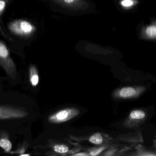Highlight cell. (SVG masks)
<instances>
[{"mask_svg": "<svg viewBox=\"0 0 156 156\" xmlns=\"http://www.w3.org/2000/svg\"><path fill=\"white\" fill-rule=\"evenodd\" d=\"M136 93V90L133 87H126L120 90L119 95L121 97L128 98L134 95Z\"/></svg>", "mask_w": 156, "mask_h": 156, "instance_id": "obj_8", "label": "cell"}, {"mask_svg": "<svg viewBox=\"0 0 156 156\" xmlns=\"http://www.w3.org/2000/svg\"><path fill=\"white\" fill-rule=\"evenodd\" d=\"M29 80L32 86L36 87L39 83V75L38 68L34 64L30 65L29 69Z\"/></svg>", "mask_w": 156, "mask_h": 156, "instance_id": "obj_6", "label": "cell"}, {"mask_svg": "<svg viewBox=\"0 0 156 156\" xmlns=\"http://www.w3.org/2000/svg\"><path fill=\"white\" fill-rule=\"evenodd\" d=\"M29 114L24 108L12 105L0 106V120L24 118Z\"/></svg>", "mask_w": 156, "mask_h": 156, "instance_id": "obj_3", "label": "cell"}, {"mask_svg": "<svg viewBox=\"0 0 156 156\" xmlns=\"http://www.w3.org/2000/svg\"><path fill=\"white\" fill-rule=\"evenodd\" d=\"M8 3V0H0V18L5 10Z\"/></svg>", "mask_w": 156, "mask_h": 156, "instance_id": "obj_14", "label": "cell"}, {"mask_svg": "<svg viewBox=\"0 0 156 156\" xmlns=\"http://www.w3.org/2000/svg\"><path fill=\"white\" fill-rule=\"evenodd\" d=\"M104 149V148L102 147L96 150L92 151V152H91V155H93V156H95V155H97L98 154L100 153V152Z\"/></svg>", "mask_w": 156, "mask_h": 156, "instance_id": "obj_15", "label": "cell"}, {"mask_svg": "<svg viewBox=\"0 0 156 156\" xmlns=\"http://www.w3.org/2000/svg\"><path fill=\"white\" fill-rule=\"evenodd\" d=\"M89 141L93 144L99 145L101 144L103 141V138L101 134L99 133H96L90 137Z\"/></svg>", "mask_w": 156, "mask_h": 156, "instance_id": "obj_10", "label": "cell"}, {"mask_svg": "<svg viewBox=\"0 0 156 156\" xmlns=\"http://www.w3.org/2000/svg\"><path fill=\"white\" fill-rule=\"evenodd\" d=\"M9 30L14 34L21 37H29L36 30L34 25L27 21L17 20L9 23Z\"/></svg>", "mask_w": 156, "mask_h": 156, "instance_id": "obj_2", "label": "cell"}, {"mask_svg": "<svg viewBox=\"0 0 156 156\" xmlns=\"http://www.w3.org/2000/svg\"><path fill=\"white\" fill-rule=\"evenodd\" d=\"M53 150L55 152L59 154H64L69 151V149L67 146L61 144L55 145L53 147Z\"/></svg>", "mask_w": 156, "mask_h": 156, "instance_id": "obj_11", "label": "cell"}, {"mask_svg": "<svg viewBox=\"0 0 156 156\" xmlns=\"http://www.w3.org/2000/svg\"><path fill=\"white\" fill-rule=\"evenodd\" d=\"M29 147V144L27 141H24L22 145L19 147L18 149L15 151H12L11 152V154H18L20 156H22L23 153H24L26 151L28 147Z\"/></svg>", "mask_w": 156, "mask_h": 156, "instance_id": "obj_9", "label": "cell"}, {"mask_svg": "<svg viewBox=\"0 0 156 156\" xmlns=\"http://www.w3.org/2000/svg\"><path fill=\"white\" fill-rule=\"evenodd\" d=\"M130 116L134 119H141L145 117V114L141 110H134L130 113Z\"/></svg>", "mask_w": 156, "mask_h": 156, "instance_id": "obj_12", "label": "cell"}, {"mask_svg": "<svg viewBox=\"0 0 156 156\" xmlns=\"http://www.w3.org/2000/svg\"><path fill=\"white\" fill-rule=\"evenodd\" d=\"M75 156H86L87 154H85V153H79V154H76Z\"/></svg>", "mask_w": 156, "mask_h": 156, "instance_id": "obj_16", "label": "cell"}, {"mask_svg": "<svg viewBox=\"0 0 156 156\" xmlns=\"http://www.w3.org/2000/svg\"><path fill=\"white\" fill-rule=\"evenodd\" d=\"M0 66L8 76L12 79L17 76L16 65L10 55L9 52L5 44L0 41Z\"/></svg>", "mask_w": 156, "mask_h": 156, "instance_id": "obj_1", "label": "cell"}, {"mask_svg": "<svg viewBox=\"0 0 156 156\" xmlns=\"http://www.w3.org/2000/svg\"><path fill=\"white\" fill-rule=\"evenodd\" d=\"M62 6L75 10H85L88 7V3L84 0H52Z\"/></svg>", "mask_w": 156, "mask_h": 156, "instance_id": "obj_4", "label": "cell"}, {"mask_svg": "<svg viewBox=\"0 0 156 156\" xmlns=\"http://www.w3.org/2000/svg\"><path fill=\"white\" fill-rule=\"evenodd\" d=\"M136 0H123L121 2V5L124 8H130L136 4Z\"/></svg>", "mask_w": 156, "mask_h": 156, "instance_id": "obj_13", "label": "cell"}, {"mask_svg": "<svg viewBox=\"0 0 156 156\" xmlns=\"http://www.w3.org/2000/svg\"><path fill=\"white\" fill-rule=\"evenodd\" d=\"M0 147L5 153L11 154L12 143L10 140L9 133L6 130H0Z\"/></svg>", "mask_w": 156, "mask_h": 156, "instance_id": "obj_5", "label": "cell"}, {"mask_svg": "<svg viewBox=\"0 0 156 156\" xmlns=\"http://www.w3.org/2000/svg\"><path fill=\"white\" fill-rule=\"evenodd\" d=\"M145 37L150 39H155L156 37V26L155 24L148 26L143 34Z\"/></svg>", "mask_w": 156, "mask_h": 156, "instance_id": "obj_7", "label": "cell"}]
</instances>
